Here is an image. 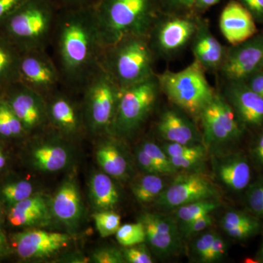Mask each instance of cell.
<instances>
[{
    "label": "cell",
    "mask_w": 263,
    "mask_h": 263,
    "mask_svg": "<svg viewBox=\"0 0 263 263\" xmlns=\"http://www.w3.org/2000/svg\"><path fill=\"white\" fill-rule=\"evenodd\" d=\"M221 0H196L193 8H196L197 10H205L214 6L220 2Z\"/></svg>",
    "instance_id": "49"
},
{
    "label": "cell",
    "mask_w": 263,
    "mask_h": 263,
    "mask_svg": "<svg viewBox=\"0 0 263 263\" xmlns=\"http://www.w3.org/2000/svg\"><path fill=\"white\" fill-rule=\"evenodd\" d=\"M262 184H263V182H262Z\"/></svg>",
    "instance_id": "58"
},
{
    "label": "cell",
    "mask_w": 263,
    "mask_h": 263,
    "mask_svg": "<svg viewBox=\"0 0 263 263\" xmlns=\"http://www.w3.org/2000/svg\"><path fill=\"white\" fill-rule=\"evenodd\" d=\"M217 194L214 183L203 175L181 174L162 191L156 202L161 206L174 209L190 202L210 200Z\"/></svg>",
    "instance_id": "13"
},
{
    "label": "cell",
    "mask_w": 263,
    "mask_h": 263,
    "mask_svg": "<svg viewBox=\"0 0 263 263\" xmlns=\"http://www.w3.org/2000/svg\"><path fill=\"white\" fill-rule=\"evenodd\" d=\"M160 91L157 76L121 89L110 133L129 136L136 133L155 108Z\"/></svg>",
    "instance_id": "7"
},
{
    "label": "cell",
    "mask_w": 263,
    "mask_h": 263,
    "mask_svg": "<svg viewBox=\"0 0 263 263\" xmlns=\"http://www.w3.org/2000/svg\"><path fill=\"white\" fill-rule=\"evenodd\" d=\"M146 231V239L156 252L163 256L177 253L181 249L176 223L167 216L145 213L140 217Z\"/></svg>",
    "instance_id": "17"
},
{
    "label": "cell",
    "mask_w": 263,
    "mask_h": 263,
    "mask_svg": "<svg viewBox=\"0 0 263 263\" xmlns=\"http://www.w3.org/2000/svg\"><path fill=\"white\" fill-rule=\"evenodd\" d=\"M82 92L86 127L95 134L110 133L121 89L103 65L90 78Z\"/></svg>",
    "instance_id": "6"
},
{
    "label": "cell",
    "mask_w": 263,
    "mask_h": 263,
    "mask_svg": "<svg viewBox=\"0 0 263 263\" xmlns=\"http://www.w3.org/2000/svg\"><path fill=\"white\" fill-rule=\"evenodd\" d=\"M157 0H95L92 7L105 48L129 36H148L158 18Z\"/></svg>",
    "instance_id": "2"
},
{
    "label": "cell",
    "mask_w": 263,
    "mask_h": 263,
    "mask_svg": "<svg viewBox=\"0 0 263 263\" xmlns=\"http://www.w3.org/2000/svg\"><path fill=\"white\" fill-rule=\"evenodd\" d=\"M53 216L67 226H75L83 214V204L80 192L76 180L66 179L57 190L52 200Z\"/></svg>",
    "instance_id": "21"
},
{
    "label": "cell",
    "mask_w": 263,
    "mask_h": 263,
    "mask_svg": "<svg viewBox=\"0 0 263 263\" xmlns=\"http://www.w3.org/2000/svg\"><path fill=\"white\" fill-rule=\"evenodd\" d=\"M196 0H179V8H193Z\"/></svg>",
    "instance_id": "52"
},
{
    "label": "cell",
    "mask_w": 263,
    "mask_h": 263,
    "mask_svg": "<svg viewBox=\"0 0 263 263\" xmlns=\"http://www.w3.org/2000/svg\"><path fill=\"white\" fill-rule=\"evenodd\" d=\"M59 8H79L91 6L95 0H53Z\"/></svg>",
    "instance_id": "48"
},
{
    "label": "cell",
    "mask_w": 263,
    "mask_h": 263,
    "mask_svg": "<svg viewBox=\"0 0 263 263\" xmlns=\"http://www.w3.org/2000/svg\"><path fill=\"white\" fill-rule=\"evenodd\" d=\"M260 69H261V70H263V60H262V64H261Z\"/></svg>",
    "instance_id": "56"
},
{
    "label": "cell",
    "mask_w": 263,
    "mask_h": 263,
    "mask_svg": "<svg viewBox=\"0 0 263 263\" xmlns=\"http://www.w3.org/2000/svg\"><path fill=\"white\" fill-rule=\"evenodd\" d=\"M254 17V20L263 23V0H238Z\"/></svg>",
    "instance_id": "44"
},
{
    "label": "cell",
    "mask_w": 263,
    "mask_h": 263,
    "mask_svg": "<svg viewBox=\"0 0 263 263\" xmlns=\"http://www.w3.org/2000/svg\"><path fill=\"white\" fill-rule=\"evenodd\" d=\"M5 245H6V240H5V235L0 230V253L5 249Z\"/></svg>",
    "instance_id": "54"
},
{
    "label": "cell",
    "mask_w": 263,
    "mask_h": 263,
    "mask_svg": "<svg viewBox=\"0 0 263 263\" xmlns=\"http://www.w3.org/2000/svg\"><path fill=\"white\" fill-rule=\"evenodd\" d=\"M218 205L216 202L210 200H200L181 205L179 207L176 214L179 220L183 221L184 224L200 216L210 214L217 209Z\"/></svg>",
    "instance_id": "30"
},
{
    "label": "cell",
    "mask_w": 263,
    "mask_h": 263,
    "mask_svg": "<svg viewBox=\"0 0 263 263\" xmlns=\"http://www.w3.org/2000/svg\"><path fill=\"white\" fill-rule=\"evenodd\" d=\"M6 157H5V155L4 153H3V151L0 149V171L4 168L5 164H6Z\"/></svg>",
    "instance_id": "53"
},
{
    "label": "cell",
    "mask_w": 263,
    "mask_h": 263,
    "mask_svg": "<svg viewBox=\"0 0 263 263\" xmlns=\"http://www.w3.org/2000/svg\"><path fill=\"white\" fill-rule=\"evenodd\" d=\"M205 72L201 65L194 61L178 72L168 70L156 76L161 91L170 101L189 115L199 118L216 93Z\"/></svg>",
    "instance_id": "5"
},
{
    "label": "cell",
    "mask_w": 263,
    "mask_h": 263,
    "mask_svg": "<svg viewBox=\"0 0 263 263\" xmlns=\"http://www.w3.org/2000/svg\"><path fill=\"white\" fill-rule=\"evenodd\" d=\"M0 219H1V209H0Z\"/></svg>",
    "instance_id": "57"
},
{
    "label": "cell",
    "mask_w": 263,
    "mask_h": 263,
    "mask_svg": "<svg viewBox=\"0 0 263 263\" xmlns=\"http://www.w3.org/2000/svg\"><path fill=\"white\" fill-rule=\"evenodd\" d=\"M48 122L67 136H75L86 127L84 112L68 95L57 90L46 98Z\"/></svg>",
    "instance_id": "16"
},
{
    "label": "cell",
    "mask_w": 263,
    "mask_h": 263,
    "mask_svg": "<svg viewBox=\"0 0 263 263\" xmlns=\"http://www.w3.org/2000/svg\"><path fill=\"white\" fill-rule=\"evenodd\" d=\"M32 160L34 167L44 172L53 173L65 168L70 161L66 147L57 143H44L33 150Z\"/></svg>",
    "instance_id": "23"
},
{
    "label": "cell",
    "mask_w": 263,
    "mask_h": 263,
    "mask_svg": "<svg viewBox=\"0 0 263 263\" xmlns=\"http://www.w3.org/2000/svg\"><path fill=\"white\" fill-rule=\"evenodd\" d=\"M48 202L41 195L31 196L12 205L8 221L15 227H29L41 224L48 218Z\"/></svg>",
    "instance_id": "22"
},
{
    "label": "cell",
    "mask_w": 263,
    "mask_h": 263,
    "mask_svg": "<svg viewBox=\"0 0 263 263\" xmlns=\"http://www.w3.org/2000/svg\"><path fill=\"white\" fill-rule=\"evenodd\" d=\"M2 94L22 122L26 133L41 129L48 122L46 98L20 81L10 85Z\"/></svg>",
    "instance_id": "11"
},
{
    "label": "cell",
    "mask_w": 263,
    "mask_h": 263,
    "mask_svg": "<svg viewBox=\"0 0 263 263\" xmlns=\"http://www.w3.org/2000/svg\"><path fill=\"white\" fill-rule=\"evenodd\" d=\"M95 227L102 238L116 234L121 226V216L110 210L100 211L92 215Z\"/></svg>",
    "instance_id": "32"
},
{
    "label": "cell",
    "mask_w": 263,
    "mask_h": 263,
    "mask_svg": "<svg viewBox=\"0 0 263 263\" xmlns=\"http://www.w3.org/2000/svg\"><path fill=\"white\" fill-rule=\"evenodd\" d=\"M226 243L224 240L217 235L213 242L210 250L205 255L202 262H211L213 261L218 260L224 255L226 252Z\"/></svg>",
    "instance_id": "43"
},
{
    "label": "cell",
    "mask_w": 263,
    "mask_h": 263,
    "mask_svg": "<svg viewBox=\"0 0 263 263\" xmlns=\"http://www.w3.org/2000/svg\"><path fill=\"white\" fill-rule=\"evenodd\" d=\"M33 190L32 183L29 181H20L5 185L1 193L5 201L13 205L32 196Z\"/></svg>",
    "instance_id": "34"
},
{
    "label": "cell",
    "mask_w": 263,
    "mask_h": 263,
    "mask_svg": "<svg viewBox=\"0 0 263 263\" xmlns=\"http://www.w3.org/2000/svg\"><path fill=\"white\" fill-rule=\"evenodd\" d=\"M245 82L251 89L263 98V70L259 69L249 76Z\"/></svg>",
    "instance_id": "46"
},
{
    "label": "cell",
    "mask_w": 263,
    "mask_h": 263,
    "mask_svg": "<svg viewBox=\"0 0 263 263\" xmlns=\"http://www.w3.org/2000/svg\"><path fill=\"white\" fill-rule=\"evenodd\" d=\"M161 6L167 10H174L179 8V0H157Z\"/></svg>",
    "instance_id": "50"
},
{
    "label": "cell",
    "mask_w": 263,
    "mask_h": 263,
    "mask_svg": "<svg viewBox=\"0 0 263 263\" xmlns=\"http://www.w3.org/2000/svg\"><path fill=\"white\" fill-rule=\"evenodd\" d=\"M116 238L119 245L129 247L143 243L146 239L144 226L141 221L124 224L119 227L116 233Z\"/></svg>",
    "instance_id": "31"
},
{
    "label": "cell",
    "mask_w": 263,
    "mask_h": 263,
    "mask_svg": "<svg viewBox=\"0 0 263 263\" xmlns=\"http://www.w3.org/2000/svg\"><path fill=\"white\" fill-rule=\"evenodd\" d=\"M89 194L93 205L99 211L110 210L119 202L117 189L105 173L93 175L90 179Z\"/></svg>",
    "instance_id": "25"
},
{
    "label": "cell",
    "mask_w": 263,
    "mask_h": 263,
    "mask_svg": "<svg viewBox=\"0 0 263 263\" xmlns=\"http://www.w3.org/2000/svg\"><path fill=\"white\" fill-rule=\"evenodd\" d=\"M205 156V153L194 154L182 157H170L171 163L176 169H189L199 163Z\"/></svg>",
    "instance_id": "42"
},
{
    "label": "cell",
    "mask_w": 263,
    "mask_h": 263,
    "mask_svg": "<svg viewBox=\"0 0 263 263\" xmlns=\"http://www.w3.org/2000/svg\"><path fill=\"white\" fill-rule=\"evenodd\" d=\"M162 148L169 157H182V156L194 155V154L205 153V147L197 144H180V143L167 142Z\"/></svg>",
    "instance_id": "36"
},
{
    "label": "cell",
    "mask_w": 263,
    "mask_h": 263,
    "mask_svg": "<svg viewBox=\"0 0 263 263\" xmlns=\"http://www.w3.org/2000/svg\"><path fill=\"white\" fill-rule=\"evenodd\" d=\"M263 60V31L245 42L227 48L221 75L227 81H245L260 69Z\"/></svg>",
    "instance_id": "12"
},
{
    "label": "cell",
    "mask_w": 263,
    "mask_h": 263,
    "mask_svg": "<svg viewBox=\"0 0 263 263\" xmlns=\"http://www.w3.org/2000/svg\"><path fill=\"white\" fill-rule=\"evenodd\" d=\"M247 226H259V224L253 218L242 212L235 211L227 212L221 219V227L224 231L231 228Z\"/></svg>",
    "instance_id": "35"
},
{
    "label": "cell",
    "mask_w": 263,
    "mask_h": 263,
    "mask_svg": "<svg viewBox=\"0 0 263 263\" xmlns=\"http://www.w3.org/2000/svg\"><path fill=\"white\" fill-rule=\"evenodd\" d=\"M58 10L53 0H25L0 23V35L21 52L48 51Z\"/></svg>",
    "instance_id": "3"
},
{
    "label": "cell",
    "mask_w": 263,
    "mask_h": 263,
    "mask_svg": "<svg viewBox=\"0 0 263 263\" xmlns=\"http://www.w3.org/2000/svg\"><path fill=\"white\" fill-rule=\"evenodd\" d=\"M124 259L130 263H152L153 259L143 246H133L124 251Z\"/></svg>",
    "instance_id": "37"
},
{
    "label": "cell",
    "mask_w": 263,
    "mask_h": 263,
    "mask_svg": "<svg viewBox=\"0 0 263 263\" xmlns=\"http://www.w3.org/2000/svg\"><path fill=\"white\" fill-rule=\"evenodd\" d=\"M96 158L104 173L109 176L122 179L127 174V160L113 142H105L99 146Z\"/></svg>",
    "instance_id": "27"
},
{
    "label": "cell",
    "mask_w": 263,
    "mask_h": 263,
    "mask_svg": "<svg viewBox=\"0 0 263 263\" xmlns=\"http://www.w3.org/2000/svg\"><path fill=\"white\" fill-rule=\"evenodd\" d=\"M124 259L122 252L112 248L99 249L92 255L93 262L98 263H122Z\"/></svg>",
    "instance_id": "38"
},
{
    "label": "cell",
    "mask_w": 263,
    "mask_h": 263,
    "mask_svg": "<svg viewBox=\"0 0 263 263\" xmlns=\"http://www.w3.org/2000/svg\"><path fill=\"white\" fill-rule=\"evenodd\" d=\"M142 148L150 156L159 170L160 174L171 175L177 172L178 170L171 163V159L161 147L152 141L145 142Z\"/></svg>",
    "instance_id": "33"
},
{
    "label": "cell",
    "mask_w": 263,
    "mask_h": 263,
    "mask_svg": "<svg viewBox=\"0 0 263 263\" xmlns=\"http://www.w3.org/2000/svg\"><path fill=\"white\" fill-rule=\"evenodd\" d=\"M216 236H217L216 233H214V232H209V233L202 235L195 242V252L202 262L205 258L208 252L210 250L213 242H214Z\"/></svg>",
    "instance_id": "41"
},
{
    "label": "cell",
    "mask_w": 263,
    "mask_h": 263,
    "mask_svg": "<svg viewBox=\"0 0 263 263\" xmlns=\"http://www.w3.org/2000/svg\"><path fill=\"white\" fill-rule=\"evenodd\" d=\"M223 96L231 105L240 124L249 127L262 125L263 98L245 81H227Z\"/></svg>",
    "instance_id": "14"
},
{
    "label": "cell",
    "mask_w": 263,
    "mask_h": 263,
    "mask_svg": "<svg viewBox=\"0 0 263 263\" xmlns=\"http://www.w3.org/2000/svg\"><path fill=\"white\" fill-rule=\"evenodd\" d=\"M256 157L261 164H263V133L257 142L255 148Z\"/></svg>",
    "instance_id": "51"
},
{
    "label": "cell",
    "mask_w": 263,
    "mask_h": 263,
    "mask_svg": "<svg viewBox=\"0 0 263 263\" xmlns=\"http://www.w3.org/2000/svg\"><path fill=\"white\" fill-rule=\"evenodd\" d=\"M50 46L62 86L82 91L101 67L105 50L92 5L59 8Z\"/></svg>",
    "instance_id": "1"
},
{
    "label": "cell",
    "mask_w": 263,
    "mask_h": 263,
    "mask_svg": "<svg viewBox=\"0 0 263 263\" xmlns=\"http://www.w3.org/2000/svg\"><path fill=\"white\" fill-rule=\"evenodd\" d=\"M192 51L195 62L205 71L214 72L220 70L227 48L213 34L209 24L199 19L196 32L192 40Z\"/></svg>",
    "instance_id": "19"
},
{
    "label": "cell",
    "mask_w": 263,
    "mask_h": 263,
    "mask_svg": "<svg viewBox=\"0 0 263 263\" xmlns=\"http://www.w3.org/2000/svg\"><path fill=\"white\" fill-rule=\"evenodd\" d=\"M25 0H0V23L9 16Z\"/></svg>",
    "instance_id": "47"
},
{
    "label": "cell",
    "mask_w": 263,
    "mask_h": 263,
    "mask_svg": "<svg viewBox=\"0 0 263 263\" xmlns=\"http://www.w3.org/2000/svg\"><path fill=\"white\" fill-rule=\"evenodd\" d=\"M21 54L18 48L0 35V94L18 82Z\"/></svg>",
    "instance_id": "26"
},
{
    "label": "cell",
    "mask_w": 263,
    "mask_h": 263,
    "mask_svg": "<svg viewBox=\"0 0 263 263\" xmlns=\"http://www.w3.org/2000/svg\"><path fill=\"white\" fill-rule=\"evenodd\" d=\"M198 22L190 16L158 17L148 35L152 51L162 58L176 56L192 42Z\"/></svg>",
    "instance_id": "8"
},
{
    "label": "cell",
    "mask_w": 263,
    "mask_h": 263,
    "mask_svg": "<svg viewBox=\"0 0 263 263\" xmlns=\"http://www.w3.org/2000/svg\"><path fill=\"white\" fill-rule=\"evenodd\" d=\"M213 217L210 214L197 218L195 220L183 224V231L186 236H190L206 229L213 224Z\"/></svg>",
    "instance_id": "40"
},
{
    "label": "cell",
    "mask_w": 263,
    "mask_h": 263,
    "mask_svg": "<svg viewBox=\"0 0 263 263\" xmlns=\"http://www.w3.org/2000/svg\"><path fill=\"white\" fill-rule=\"evenodd\" d=\"M22 122L13 112L4 95L0 94V137L17 138L25 134Z\"/></svg>",
    "instance_id": "29"
},
{
    "label": "cell",
    "mask_w": 263,
    "mask_h": 263,
    "mask_svg": "<svg viewBox=\"0 0 263 263\" xmlns=\"http://www.w3.org/2000/svg\"><path fill=\"white\" fill-rule=\"evenodd\" d=\"M136 156L137 160L142 169L144 170L148 174L160 175L155 162L142 147L137 151Z\"/></svg>",
    "instance_id": "45"
},
{
    "label": "cell",
    "mask_w": 263,
    "mask_h": 263,
    "mask_svg": "<svg viewBox=\"0 0 263 263\" xmlns=\"http://www.w3.org/2000/svg\"><path fill=\"white\" fill-rule=\"evenodd\" d=\"M219 28L231 46L245 42L258 32L254 17L235 0L229 2L223 8L219 17Z\"/></svg>",
    "instance_id": "18"
},
{
    "label": "cell",
    "mask_w": 263,
    "mask_h": 263,
    "mask_svg": "<svg viewBox=\"0 0 263 263\" xmlns=\"http://www.w3.org/2000/svg\"><path fill=\"white\" fill-rule=\"evenodd\" d=\"M218 175L228 187L234 191H241L250 182V166L245 157L233 156L219 165Z\"/></svg>",
    "instance_id": "24"
},
{
    "label": "cell",
    "mask_w": 263,
    "mask_h": 263,
    "mask_svg": "<svg viewBox=\"0 0 263 263\" xmlns=\"http://www.w3.org/2000/svg\"><path fill=\"white\" fill-rule=\"evenodd\" d=\"M248 202L251 209L258 215L263 216V184L255 183L249 190Z\"/></svg>",
    "instance_id": "39"
},
{
    "label": "cell",
    "mask_w": 263,
    "mask_h": 263,
    "mask_svg": "<svg viewBox=\"0 0 263 263\" xmlns=\"http://www.w3.org/2000/svg\"><path fill=\"white\" fill-rule=\"evenodd\" d=\"M155 56L148 36H129L105 48L102 65L123 89L155 76Z\"/></svg>",
    "instance_id": "4"
},
{
    "label": "cell",
    "mask_w": 263,
    "mask_h": 263,
    "mask_svg": "<svg viewBox=\"0 0 263 263\" xmlns=\"http://www.w3.org/2000/svg\"><path fill=\"white\" fill-rule=\"evenodd\" d=\"M71 237L65 233L32 230L18 233L13 242L19 257L23 259L43 258L65 249Z\"/></svg>",
    "instance_id": "15"
},
{
    "label": "cell",
    "mask_w": 263,
    "mask_h": 263,
    "mask_svg": "<svg viewBox=\"0 0 263 263\" xmlns=\"http://www.w3.org/2000/svg\"><path fill=\"white\" fill-rule=\"evenodd\" d=\"M202 137L207 146H216L235 141L241 136V128L234 110L223 95L215 93L199 116Z\"/></svg>",
    "instance_id": "9"
},
{
    "label": "cell",
    "mask_w": 263,
    "mask_h": 263,
    "mask_svg": "<svg viewBox=\"0 0 263 263\" xmlns=\"http://www.w3.org/2000/svg\"><path fill=\"white\" fill-rule=\"evenodd\" d=\"M19 81L47 98L62 85L60 72L48 51L22 52Z\"/></svg>",
    "instance_id": "10"
},
{
    "label": "cell",
    "mask_w": 263,
    "mask_h": 263,
    "mask_svg": "<svg viewBox=\"0 0 263 263\" xmlns=\"http://www.w3.org/2000/svg\"><path fill=\"white\" fill-rule=\"evenodd\" d=\"M164 186L160 175L148 174L137 180L132 190L138 202L148 203L157 200L163 191Z\"/></svg>",
    "instance_id": "28"
},
{
    "label": "cell",
    "mask_w": 263,
    "mask_h": 263,
    "mask_svg": "<svg viewBox=\"0 0 263 263\" xmlns=\"http://www.w3.org/2000/svg\"><path fill=\"white\" fill-rule=\"evenodd\" d=\"M157 128L161 138L170 143L193 145L201 139L195 124L186 115L173 109L161 114Z\"/></svg>",
    "instance_id": "20"
},
{
    "label": "cell",
    "mask_w": 263,
    "mask_h": 263,
    "mask_svg": "<svg viewBox=\"0 0 263 263\" xmlns=\"http://www.w3.org/2000/svg\"><path fill=\"white\" fill-rule=\"evenodd\" d=\"M259 260H261V262H263V243L261 246L260 249L258 252Z\"/></svg>",
    "instance_id": "55"
}]
</instances>
